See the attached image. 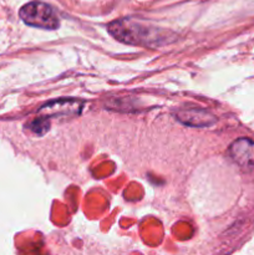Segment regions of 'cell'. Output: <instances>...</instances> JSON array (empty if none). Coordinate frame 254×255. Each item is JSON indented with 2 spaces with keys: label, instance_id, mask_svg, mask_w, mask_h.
<instances>
[{
  "label": "cell",
  "instance_id": "cell-1",
  "mask_svg": "<svg viewBox=\"0 0 254 255\" xmlns=\"http://www.w3.org/2000/svg\"><path fill=\"white\" fill-rule=\"evenodd\" d=\"M107 29L115 39L128 45L152 47L168 42L166 31L133 19L115 20L110 22Z\"/></svg>",
  "mask_w": 254,
  "mask_h": 255
},
{
  "label": "cell",
  "instance_id": "cell-5",
  "mask_svg": "<svg viewBox=\"0 0 254 255\" xmlns=\"http://www.w3.org/2000/svg\"><path fill=\"white\" fill-rule=\"evenodd\" d=\"M177 119L191 127H207L216 122L213 115L202 109H183L177 112Z\"/></svg>",
  "mask_w": 254,
  "mask_h": 255
},
{
  "label": "cell",
  "instance_id": "cell-3",
  "mask_svg": "<svg viewBox=\"0 0 254 255\" xmlns=\"http://www.w3.org/2000/svg\"><path fill=\"white\" fill-rule=\"evenodd\" d=\"M229 154L238 166H254V142L249 138H238L229 147Z\"/></svg>",
  "mask_w": 254,
  "mask_h": 255
},
{
  "label": "cell",
  "instance_id": "cell-2",
  "mask_svg": "<svg viewBox=\"0 0 254 255\" xmlns=\"http://www.w3.org/2000/svg\"><path fill=\"white\" fill-rule=\"evenodd\" d=\"M20 17L29 26L45 30H55L59 27L60 19L51 5L42 1H30L19 11Z\"/></svg>",
  "mask_w": 254,
  "mask_h": 255
},
{
  "label": "cell",
  "instance_id": "cell-6",
  "mask_svg": "<svg viewBox=\"0 0 254 255\" xmlns=\"http://www.w3.org/2000/svg\"><path fill=\"white\" fill-rule=\"evenodd\" d=\"M27 128L31 129L34 133L39 134V136H42V134L46 133L47 129H49V120H47L46 116L40 115L39 117L32 120V121L27 125Z\"/></svg>",
  "mask_w": 254,
  "mask_h": 255
},
{
  "label": "cell",
  "instance_id": "cell-4",
  "mask_svg": "<svg viewBox=\"0 0 254 255\" xmlns=\"http://www.w3.org/2000/svg\"><path fill=\"white\" fill-rule=\"evenodd\" d=\"M82 109L81 102L77 100H59L44 105L40 109V114L46 117L55 116H71L80 114Z\"/></svg>",
  "mask_w": 254,
  "mask_h": 255
}]
</instances>
